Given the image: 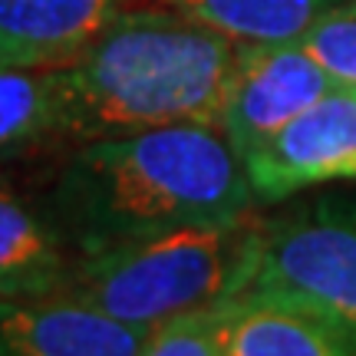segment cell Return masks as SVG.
Instances as JSON below:
<instances>
[{"mask_svg": "<svg viewBox=\"0 0 356 356\" xmlns=\"http://www.w3.org/2000/svg\"><path fill=\"white\" fill-rule=\"evenodd\" d=\"M47 211L76 257L254 211V191L225 132L208 122L76 142L47 191Z\"/></svg>", "mask_w": 356, "mask_h": 356, "instance_id": "cell-1", "label": "cell"}, {"mask_svg": "<svg viewBox=\"0 0 356 356\" xmlns=\"http://www.w3.org/2000/svg\"><path fill=\"white\" fill-rule=\"evenodd\" d=\"M244 43L178 7L115 13L60 63L63 139L89 142L142 129L218 126Z\"/></svg>", "mask_w": 356, "mask_h": 356, "instance_id": "cell-2", "label": "cell"}, {"mask_svg": "<svg viewBox=\"0 0 356 356\" xmlns=\"http://www.w3.org/2000/svg\"><path fill=\"white\" fill-rule=\"evenodd\" d=\"M261 231L264 218L248 211L231 221L188 225L159 238L115 244L76 257L63 293L122 323L152 327L251 291L261 261Z\"/></svg>", "mask_w": 356, "mask_h": 356, "instance_id": "cell-3", "label": "cell"}, {"mask_svg": "<svg viewBox=\"0 0 356 356\" xmlns=\"http://www.w3.org/2000/svg\"><path fill=\"white\" fill-rule=\"evenodd\" d=\"M251 291L304 300L356 327V191L264 218Z\"/></svg>", "mask_w": 356, "mask_h": 356, "instance_id": "cell-4", "label": "cell"}, {"mask_svg": "<svg viewBox=\"0 0 356 356\" xmlns=\"http://www.w3.org/2000/svg\"><path fill=\"white\" fill-rule=\"evenodd\" d=\"M257 204L327 181H356V89L337 83L241 162Z\"/></svg>", "mask_w": 356, "mask_h": 356, "instance_id": "cell-5", "label": "cell"}, {"mask_svg": "<svg viewBox=\"0 0 356 356\" xmlns=\"http://www.w3.org/2000/svg\"><path fill=\"white\" fill-rule=\"evenodd\" d=\"M333 86L337 79L304 50L300 40L244 43L218 129L244 162Z\"/></svg>", "mask_w": 356, "mask_h": 356, "instance_id": "cell-6", "label": "cell"}, {"mask_svg": "<svg viewBox=\"0 0 356 356\" xmlns=\"http://www.w3.org/2000/svg\"><path fill=\"white\" fill-rule=\"evenodd\" d=\"M149 327L76 297H0V356H139Z\"/></svg>", "mask_w": 356, "mask_h": 356, "instance_id": "cell-7", "label": "cell"}, {"mask_svg": "<svg viewBox=\"0 0 356 356\" xmlns=\"http://www.w3.org/2000/svg\"><path fill=\"white\" fill-rule=\"evenodd\" d=\"M225 356H356V327L293 297L244 291L225 300Z\"/></svg>", "mask_w": 356, "mask_h": 356, "instance_id": "cell-8", "label": "cell"}, {"mask_svg": "<svg viewBox=\"0 0 356 356\" xmlns=\"http://www.w3.org/2000/svg\"><path fill=\"white\" fill-rule=\"evenodd\" d=\"M76 254L47 204L0 175V297H53L70 287Z\"/></svg>", "mask_w": 356, "mask_h": 356, "instance_id": "cell-9", "label": "cell"}, {"mask_svg": "<svg viewBox=\"0 0 356 356\" xmlns=\"http://www.w3.org/2000/svg\"><path fill=\"white\" fill-rule=\"evenodd\" d=\"M129 0H0V66L73 60Z\"/></svg>", "mask_w": 356, "mask_h": 356, "instance_id": "cell-10", "label": "cell"}, {"mask_svg": "<svg viewBox=\"0 0 356 356\" xmlns=\"http://www.w3.org/2000/svg\"><path fill=\"white\" fill-rule=\"evenodd\" d=\"M63 139L60 66H0V165Z\"/></svg>", "mask_w": 356, "mask_h": 356, "instance_id": "cell-11", "label": "cell"}, {"mask_svg": "<svg viewBox=\"0 0 356 356\" xmlns=\"http://www.w3.org/2000/svg\"><path fill=\"white\" fill-rule=\"evenodd\" d=\"M238 43L300 40L323 10L343 0H165Z\"/></svg>", "mask_w": 356, "mask_h": 356, "instance_id": "cell-12", "label": "cell"}, {"mask_svg": "<svg viewBox=\"0 0 356 356\" xmlns=\"http://www.w3.org/2000/svg\"><path fill=\"white\" fill-rule=\"evenodd\" d=\"M142 356H225V304L185 310L152 323Z\"/></svg>", "mask_w": 356, "mask_h": 356, "instance_id": "cell-13", "label": "cell"}, {"mask_svg": "<svg viewBox=\"0 0 356 356\" xmlns=\"http://www.w3.org/2000/svg\"><path fill=\"white\" fill-rule=\"evenodd\" d=\"M300 43L337 83L356 89V3L323 10L307 26Z\"/></svg>", "mask_w": 356, "mask_h": 356, "instance_id": "cell-14", "label": "cell"}]
</instances>
